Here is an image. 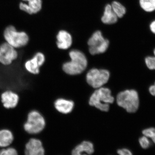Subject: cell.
Listing matches in <instances>:
<instances>
[{"instance_id": "19", "label": "cell", "mask_w": 155, "mask_h": 155, "mask_svg": "<svg viewBox=\"0 0 155 155\" xmlns=\"http://www.w3.org/2000/svg\"><path fill=\"white\" fill-rule=\"evenodd\" d=\"M139 4L141 8L146 12L155 11V0H139Z\"/></svg>"}, {"instance_id": "22", "label": "cell", "mask_w": 155, "mask_h": 155, "mask_svg": "<svg viewBox=\"0 0 155 155\" xmlns=\"http://www.w3.org/2000/svg\"><path fill=\"white\" fill-rule=\"evenodd\" d=\"M147 67L150 70H155V57L148 56L145 59Z\"/></svg>"}, {"instance_id": "5", "label": "cell", "mask_w": 155, "mask_h": 155, "mask_svg": "<svg viewBox=\"0 0 155 155\" xmlns=\"http://www.w3.org/2000/svg\"><path fill=\"white\" fill-rule=\"evenodd\" d=\"M45 126V119L41 113L37 110H32L27 115L23 128L29 134H37L42 131Z\"/></svg>"}, {"instance_id": "6", "label": "cell", "mask_w": 155, "mask_h": 155, "mask_svg": "<svg viewBox=\"0 0 155 155\" xmlns=\"http://www.w3.org/2000/svg\"><path fill=\"white\" fill-rule=\"evenodd\" d=\"M89 52L92 55L104 53L109 47V41L103 36L100 31L93 34L87 41Z\"/></svg>"}, {"instance_id": "1", "label": "cell", "mask_w": 155, "mask_h": 155, "mask_svg": "<svg viewBox=\"0 0 155 155\" xmlns=\"http://www.w3.org/2000/svg\"><path fill=\"white\" fill-rule=\"evenodd\" d=\"M71 61L66 62L63 66L64 72L70 75L80 74L86 69L87 65L86 56L82 52L73 50L69 53Z\"/></svg>"}, {"instance_id": "21", "label": "cell", "mask_w": 155, "mask_h": 155, "mask_svg": "<svg viewBox=\"0 0 155 155\" xmlns=\"http://www.w3.org/2000/svg\"><path fill=\"white\" fill-rule=\"evenodd\" d=\"M139 142L140 144L141 147L144 149L149 148L151 145V143L148 138L145 136L140 137L139 140Z\"/></svg>"}, {"instance_id": "13", "label": "cell", "mask_w": 155, "mask_h": 155, "mask_svg": "<svg viewBox=\"0 0 155 155\" xmlns=\"http://www.w3.org/2000/svg\"><path fill=\"white\" fill-rule=\"evenodd\" d=\"M56 43L58 48L62 50H67L72 45V35L67 31H60L57 34Z\"/></svg>"}, {"instance_id": "4", "label": "cell", "mask_w": 155, "mask_h": 155, "mask_svg": "<svg viewBox=\"0 0 155 155\" xmlns=\"http://www.w3.org/2000/svg\"><path fill=\"white\" fill-rule=\"evenodd\" d=\"M6 42L16 49L24 47L28 44L29 38L28 35L23 31H18L13 25L6 27L4 31Z\"/></svg>"}, {"instance_id": "29", "label": "cell", "mask_w": 155, "mask_h": 155, "mask_svg": "<svg viewBox=\"0 0 155 155\" xmlns=\"http://www.w3.org/2000/svg\"></svg>"}, {"instance_id": "18", "label": "cell", "mask_w": 155, "mask_h": 155, "mask_svg": "<svg viewBox=\"0 0 155 155\" xmlns=\"http://www.w3.org/2000/svg\"><path fill=\"white\" fill-rule=\"evenodd\" d=\"M112 8L118 18H122L126 13V8L119 2L114 1L111 5Z\"/></svg>"}, {"instance_id": "14", "label": "cell", "mask_w": 155, "mask_h": 155, "mask_svg": "<svg viewBox=\"0 0 155 155\" xmlns=\"http://www.w3.org/2000/svg\"><path fill=\"white\" fill-rule=\"evenodd\" d=\"M54 105L56 110L61 114H68L73 110L74 103L70 100L59 98L56 100Z\"/></svg>"}, {"instance_id": "27", "label": "cell", "mask_w": 155, "mask_h": 155, "mask_svg": "<svg viewBox=\"0 0 155 155\" xmlns=\"http://www.w3.org/2000/svg\"><path fill=\"white\" fill-rule=\"evenodd\" d=\"M80 155H87V154H85V153H83V154H80Z\"/></svg>"}, {"instance_id": "28", "label": "cell", "mask_w": 155, "mask_h": 155, "mask_svg": "<svg viewBox=\"0 0 155 155\" xmlns=\"http://www.w3.org/2000/svg\"><path fill=\"white\" fill-rule=\"evenodd\" d=\"M153 53H154V54L155 57V49L154 50Z\"/></svg>"}, {"instance_id": "23", "label": "cell", "mask_w": 155, "mask_h": 155, "mask_svg": "<svg viewBox=\"0 0 155 155\" xmlns=\"http://www.w3.org/2000/svg\"><path fill=\"white\" fill-rule=\"evenodd\" d=\"M0 155H18L17 150L14 148L3 149L0 150Z\"/></svg>"}, {"instance_id": "10", "label": "cell", "mask_w": 155, "mask_h": 155, "mask_svg": "<svg viewBox=\"0 0 155 155\" xmlns=\"http://www.w3.org/2000/svg\"><path fill=\"white\" fill-rule=\"evenodd\" d=\"M1 102L4 108L10 110L16 108L19 103V97L17 93L11 90H6L1 95Z\"/></svg>"}, {"instance_id": "2", "label": "cell", "mask_w": 155, "mask_h": 155, "mask_svg": "<svg viewBox=\"0 0 155 155\" xmlns=\"http://www.w3.org/2000/svg\"><path fill=\"white\" fill-rule=\"evenodd\" d=\"M114 98L111 95V91L107 87L97 88L92 94L89 100V104L100 110L107 112L110 104L114 102Z\"/></svg>"}, {"instance_id": "17", "label": "cell", "mask_w": 155, "mask_h": 155, "mask_svg": "<svg viewBox=\"0 0 155 155\" xmlns=\"http://www.w3.org/2000/svg\"><path fill=\"white\" fill-rule=\"evenodd\" d=\"M14 136L11 130L8 129L0 130V147H7L13 143Z\"/></svg>"}, {"instance_id": "9", "label": "cell", "mask_w": 155, "mask_h": 155, "mask_svg": "<svg viewBox=\"0 0 155 155\" xmlns=\"http://www.w3.org/2000/svg\"><path fill=\"white\" fill-rule=\"evenodd\" d=\"M45 57L42 53H36L33 57L27 60L24 64L26 71L32 75H38L40 72V68L45 64Z\"/></svg>"}, {"instance_id": "8", "label": "cell", "mask_w": 155, "mask_h": 155, "mask_svg": "<svg viewBox=\"0 0 155 155\" xmlns=\"http://www.w3.org/2000/svg\"><path fill=\"white\" fill-rule=\"evenodd\" d=\"M18 57L17 49L6 42L0 45V64L4 66H10Z\"/></svg>"}, {"instance_id": "25", "label": "cell", "mask_w": 155, "mask_h": 155, "mask_svg": "<svg viewBox=\"0 0 155 155\" xmlns=\"http://www.w3.org/2000/svg\"><path fill=\"white\" fill-rule=\"evenodd\" d=\"M150 28L152 32L155 34V20L152 21L150 24Z\"/></svg>"}, {"instance_id": "26", "label": "cell", "mask_w": 155, "mask_h": 155, "mask_svg": "<svg viewBox=\"0 0 155 155\" xmlns=\"http://www.w3.org/2000/svg\"><path fill=\"white\" fill-rule=\"evenodd\" d=\"M149 91L150 94L153 96H155V85H153L151 86L149 89Z\"/></svg>"}, {"instance_id": "24", "label": "cell", "mask_w": 155, "mask_h": 155, "mask_svg": "<svg viewBox=\"0 0 155 155\" xmlns=\"http://www.w3.org/2000/svg\"><path fill=\"white\" fill-rule=\"evenodd\" d=\"M119 155H133L130 150L126 148L121 149L117 151Z\"/></svg>"}, {"instance_id": "3", "label": "cell", "mask_w": 155, "mask_h": 155, "mask_svg": "<svg viewBox=\"0 0 155 155\" xmlns=\"http://www.w3.org/2000/svg\"><path fill=\"white\" fill-rule=\"evenodd\" d=\"M116 102L119 107L128 113H135L139 106L138 93L134 90H126L117 95Z\"/></svg>"}, {"instance_id": "15", "label": "cell", "mask_w": 155, "mask_h": 155, "mask_svg": "<svg viewBox=\"0 0 155 155\" xmlns=\"http://www.w3.org/2000/svg\"><path fill=\"white\" fill-rule=\"evenodd\" d=\"M94 152V145L90 141H84L72 150V155H79L84 153L91 155Z\"/></svg>"}, {"instance_id": "12", "label": "cell", "mask_w": 155, "mask_h": 155, "mask_svg": "<svg viewBox=\"0 0 155 155\" xmlns=\"http://www.w3.org/2000/svg\"><path fill=\"white\" fill-rule=\"evenodd\" d=\"M19 5V9L27 14H36L41 11L42 8V0H22Z\"/></svg>"}, {"instance_id": "11", "label": "cell", "mask_w": 155, "mask_h": 155, "mask_svg": "<svg viewBox=\"0 0 155 155\" xmlns=\"http://www.w3.org/2000/svg\"><path fill=\"white\" fill-rule=\"evenodd\" d=\"M25 155H45L42 142L38 139H30L25 145Z\"/></svg>"}, {"instance_id": "7", "label": "cell", "mask_w": 155, "mask_h": 155, "mask_svg": "<svg viewBox=\"0 0 155 155\" xmlns=\"http://www.w3.org/2000/svg\"><path fill=\"white\" fill-rule=\"evenodd\" d=\"M110 77V72L106 69H92L87 74L86 80L92 87L97 89L106 84Z\"/></svg>"}, {"instance_id": "20", "label": "cell", "mask_w": 155, "mask_h": 155, "mask_svg": "<svg viewBox=\"0 0 155 155\" xmlns=\"http://www.w3.org/2000/svg\"><path fill=\"white\" fill-rule=\"evenodd\" d=\"M143 134L148 138H150L153 141L155 144V128L150 127L146 128L143 130Z\"/></svg>"}, {"instance_id": "16", "label": "cell", "mask_w": 155, "mask_h": 155, "mask_svg": "<svg viewBox=\"0 0 155 155\" xmlns=\"http://www.w3.org/2000/svg\"><path fill=\"white\" fill-rule=\"evenodd\" d=\"M118 17L114 13L111 5L108 4L105 6L104 14L101 17V21L105 24H114L118 20Z\"/></svg>"}]
</instances>
